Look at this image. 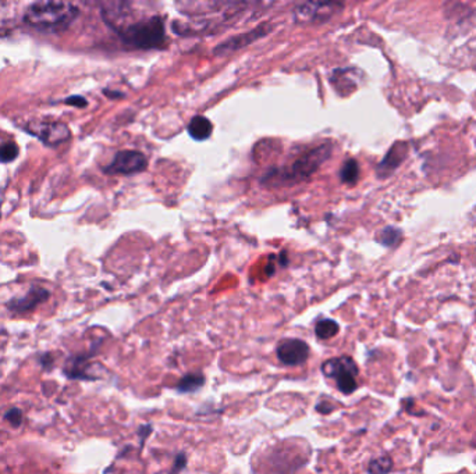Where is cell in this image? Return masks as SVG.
<instances>
[{
	"mask_svg": "<svg viewBox=\"0 0 476 474\" xmlns=\"http://www.w3.org/2000/svg\"><path fill=\"white\" fill-rule=\"evenodd\" d=\"M333 146L330 143H323L316 147L307 150L304 154L297 157L290 166L284 169L271 170L262 180V183L268 187H284V185H295L312 174H315L319 167L332 156Z\"/></svg>",
	"mask_w": 476,
	"mask_h": 474,
	"instance_id": "6da1fadb",
	"label": "cell"
},
{
	"mask_svg": "<svg viewBox=\"0 0 476 474\" xmlns=\"http://www.w3.org/2000/svg\"><path fill=\"white\" fill-rule=\"evenodd\" d=\"M79 10L77 6L67 1H37L31 4L25 14L24 21L30 27L38 29L62 31L78 17Z\"/></svg>",
	"mask_w": 476,
	"mask_h": 474,
	"instance_id": "7a4b0ae2",
	"label": "cell"
},
{
	"mask_svg": "<svg viewBox=\"0 0 476 474\" xmlns=\"http://www.w3.org/2000/svg\"><path fill=\"white\" fill-rule=\"evenodd\" d=\"M122 41L136 49H160L166 44L163 18L152 15L116 29Z\"/></svg>",
	"mask_w": 476,
	"mask_h": 474,
	"instance_id": "3957f363",
	"label": "cell"
},
{
	"mask_svg": "<svg viewBox=\"0 0 476 474\" xmlns=\"http://www.w3.org/2000/svg\"><path fill=\"white\" fill-rule=\"evenodd\" d=\"M322 373L325 377L336 381V387L344 395H351L358 390L356 377L359 374L358 364L351 356H339L328 359L322 363Z\"/></svg>",
	"mask_w": 476,
	"mask_h": 474,
	"instance_id": "277c9868",
	"label": "cell"
},
{
	"mask_svg": "<svg viewBox=\"0 0 476 474\" xmlns=\"http://www.w3.org/2000/svg\"><path fill=\"white\" fill-rule=\"evenodd\" d=\"M342 7L335 1H307L295 7L294 20L297 24H314L326 21Z\"/></svg>",
	"mask_w": 476,
	"mask_h": 474,
	"instance_id": "5b68a950",
	"label": "cell"
},
{
	"mask_svg": "<svg viewBox=\"0 0 476 474\" xmlns=\"http://www.w3.org/2000/svg\"><path fill=\"white\" fill-rule=\"evenodd\" d=\"M148 159L136 150H122L116 153L113 162L106 166L105 173L110 176H131L146 170Z\"/></svg>",
	"mask_w": 476,
	"mask_h": 474,
	"instance_id": "8992f818",
	"label": "cell"
},
{
	"mask_svg": "<svg viewBox=\"0 0 476 474\" xmlns=\"http://www.w3.org/2000/svg\"><path fill=\"white\" fill-rule=\"evenodd\" d=\"M309 345L300 338L281 339L276 346L277 359L284 366H301L309 357Z\"/></svg>",
	"mask_w": 476,
	"mask_h": 474,
	"instance_id": "52a82bcc",
	"label": "cell"
},
{
	"mask_svg": "<svg viewBox=\"0 0 476 474\" xmlns=\"http://www.w3.org/2000/svg\"><path fill=\"white\" fill-rule=\"evenodd\" d=\"M272 27L269 24H262L254 29H251L250 32H245V34H240L238 37H233L224 42H221L216 49H214V55L217 56H226L229 53H233V52H237L248 45H251L252 42L258 41L259 38L268 35L271 32Z\"/></svg>",
	"mask_w": 476,
	"mask_h": 474,
	"instance_id": "ba28073f",
	"label": "cell"
},
{
	"mask_svg": "<svg viewBox=\"0 0 476 474\" xmlns=\"http://www.w3.org/2000/svg\"><path fill=\"white\" fill-rule=\"evenodd\" d=\"M96 363L91 362V355H74L68 357L63 367V374L70 380L95 381L101 377L95 374Z\"/></svg>",
	"mask_w": 476,
	"mask_h": 474,
	"instance_id": "9c48e42d",
	"label": "cell"
},
{
	"mask_svg": "<svg viewBox=\"0 0 476 474\" xmlns=\"http://www.w3.org/2000/svg\"><path fill=\"white\" fill-rule=\"evenodd\" d=\"M49 296H51V294L45 288L34 287L24 296L14 298L10 302H7L6 306L14 315H24V313L32 312L34 309H37V306L46 302L49 299Z\"/></svg>",
	"mask_w": 476,
	"mask_h": 474,
	"instance_id": "30bf717a",
	"label": "cell"
},
{
	"mask_svg": "<svg viewBox=\"0 0 476 474\" xmlns=\"http://www.w3.org/2000/svg\"><path fill=\"white\" fill-rule=\"evenodd\" d=\"M31 136H38L44 143L56 146L70 139V129L63 123H44L31 124L28 127Z\"/></svg>",
	"mask_w": 476,
	"mask_h": 474,
	"instance_id": "8fae6325",
	"label": "cell"
},
{
	"mask_svg": "<svg viewBox=\"0 0 476 474\" xmlns=\"http://www.w3.org/2000/svg\"><path fill=\"white\" fill-rule=\"evenodd\" d=\"M407 153H409L407 143H403V142L394 143L392 149L387 152L386 157L378 166V176L380 178L390 176L406 160Z\"/></svg>",
	"mask_w": 476,
	"mask_h": 474,
	"instance_id": "7c38bea8",
	"label": "cell"
},
{
	"mask_svg": "<svg viewBox=\"0 0 476 474\" xmlns=\"http://www.w3.org/2000/svg\"><path fill=\"white\" fill-rule=\"evenodd\" d=\"M205 386V376L202 373H188L186 374L174 387L180 394H193L201 390Z\"/></svg>",
	"mask_w": 476,
	"mask_h": 474,
	"instance_id": "4fadbf2b",
	"label": "cell"
},
{
	"mask_svg": "<svg viewBox=\"0 0 476 474\" xmlns=\"http://www.w3.org/2000/svg\"><path fill=\"white\" fill-rule=\"evenodd\" d=\"M213 126L204 116H195L188 124V134L195 140H205L212 136Z\"/></svg>",
	"mask_w": 476,
	"mask_h": 474,
	"instance_id": "5bb4252c",
	"label": "cell"
},
{
	"mask_svg": "<svg viewBox=\"0 0 476 474\" xmlns=\"http://www.w3.org/2000/svg\"><path fill=\"white\" fill-rule=\"evenodd\" d=\"M340 331V326L337 322L332 319H322L315 326V334L319 339L335 338Z\"/></svg>",
	"mask_w": 476,
	"mask_h": 474,
	"instance_id": "9a60e30c",
	"label": "cell"
},
{
	"mask_svg": "<svg viewBox=\"0 0 476 474\" xmlns=\"http://www.w3.org/2000/svg\"><path fill=\"white\" fill-rule=\"evenodd\" d=\"M394 468V462L390 455H382L375 458L368 465V474H390Z\"/></svg>",
	"mask_w": 476,
	"mask_h": 474,
	"instance_id": "2e32d148",
	"label": "cell"
},
{
	"mask_svg": "<svg viewBox=\"0 0 476 474\" xmlns=\"http://www.w3.org/2000/svg\"><path fill=\"white\" fill-rule=\"evenodd\" d=\"M359 178V164L355 159H348L340 170V180L344 184L354 185Z\"/></svg>",
	"mask_w": 476,
	"mask_h": 474,
	"instance_id": "e0dca14e",
	"label": "cell"
},
{
	"mask_svg": "<svg viewBox=\"0 0 476 474\" xmlns=\"http://www.w3.org/2000/svg\"><path fill=\"white\" fill-rule=\"evenodd\" d=\"M376 241L386 248H393L401 241V231L396 227H386L378 234Z\"/></svg>",
	"mask_w": 476,
	"mask_h": 474,
	"instance_id": "ac0fdd59",
	"label": "cell"
},
{
	"mask_svg": "<svg viewBox=\"0 0 476 474\" xmlns=\"http://www.w3.org/2000/svg\"><path fill=\"white\" fill-rule=\"evenodd\" d=\"M20 153L18 146L14 142H4L0 145V163H10L17 159Z\"/></svg>",
	"mask_w": 476,
	"mask_h": 474,
	"instance_id": "d6986e66",
	"label": "cell"
},
{
	"mask_svg": "<svg viewBox=\"0 0 476 474\" xmlns=\"http://www.w3.org/2000/svg\"><path fill=\"white\" fill-rule=\"evenodd\" d=\"M4 420L17 428L22 423V412L18 407H11L4 413Z\"/></svg>",
	"mask_w": 476,
	"mask_h": 474,
	"instance_id": "ffe728a7",
	"label": "cell"
},
{
	"mask_svg": "<svg viewBox=\"0 0 476 474\" xmlns=\"http://www.w3.org/2000/svg\"><path fill=\"white\" fill-rule=\"evenodd\" d=\"M187 455L184 452L177 454V456L174 458V463L173 468L170 470V474H180L183 473V470L187 468Z\"/></svg>",
	"mask_w": 476,
	"mask_h": 474,
	"instance_id": "44dd1931",
	"label": "cell"
},
{
	"mask_svg": "<svg viewBox=\"0 0 476 474\" xmlns=\"http://www.w3.org/2000/svg\"><path fill=\"white\" fill-rule=\"evenodd\" d=\"M150 433H152V426L150 424H143V426H141L138 428V437H139V441H141V447L143 445L145 440L150 435Z\"/></svg>",
	"mask_w": 476,
	"mask_h": 474,
	"instance_id": "7402d4cb",
	"label": "cell"
},
{
	"mask_svg": "<svg viewBox=\"0 0 476 474\" xmlns=\"http://www.w3.org/2000/svg\"><path fill=\"white\" fill-rule=\"evenodd\" d=\"M67 105H74V106H78V107H84L86 106V100L81 96H72V98H68L65 100Z\"/></svg>",
	"mask_w": 476,
	"mask_h": 474,
	"instance_id": "603a6c76",
	"label": "cell"
}]
</instances>
